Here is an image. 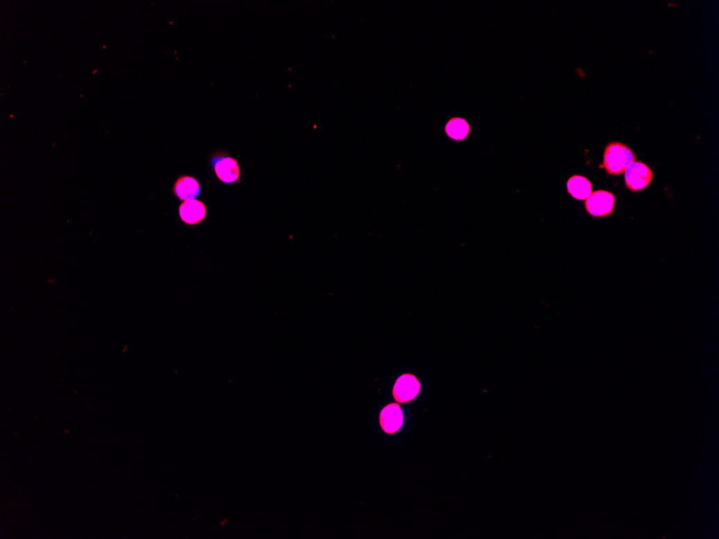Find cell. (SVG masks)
I'll list each match as a JSON object with an SVG mask.
<instances>
[{
    "mask_svg": "<svg viewBox=\"0 0 719 539\" xmlns=\"http://www.w3.org/2000/svg\"><path fill=\"white\" fill-rule=\"evenodd\" d=\"M616 198L610 191L598 190L591 193L585 200L583 206L589 216L593 218H606L614 212Z\"/></svg>",
    "mask_w": 719,
    "mask_h": 539,
    "instance_id": "obj_3",
    "label": "cell"
},
{
    "mask_svg": "<svg viewBox=\"0 0 719 539\" xmlns=\"http://www.w3.org/2000/svg\"><path fill=\"white\" fill-rule=\"evenodd\" d=\"M636 159L633 151L628 145L620 141H613L604 147L600 168L604 169L610 176H620L632 163L636 162Z\"/></svg>",
    "mask_w": 719,
    "mask_h": 539,
    "instance_id": "obj_1",
    "label": "cell"
},
{
    "mask_svg": "<svg viewBox=\"0 0 719 539\" xmlns=\"http://www.w3.org/2000/svg\"><path fill=\"white\" fill-rule=\"evenodd\" d=\"M402 424L403 412L398 405H388L382 409L380 414V426L387 434H394L398 432L402 428Z\"/></svg>",
    "mask_w": 719,
    "mask_h": 539,
    "instance_id": "obj_8",
    "label": "cell"
},
{
    "mask_svg": "<svg viewBox=\"0 0 719 539\" xmlns=\"http://www.w3.org/2000/svg\"><path fill=\"white\" fill-rule=\"evenodd\" d=\"M624 186L630 192L638 193L645 190L653 180L654 172L648 165L633 162L624 171Z\"/></svg>",
    "mask_w": 719,
    "mask_h": 539,
    "instance_id": "obj_4",
    "label": "cell"
},
{
    "mask_svg": "<svg viewBox=\"0 0 719 539\" xmlns=\"http://www.w3.org/2000/svg\"><path fill=\"white\" fill-rule=\"evenodd\" d=\"M200 183L195 177L182 175L179 176L172 186V193L181 202L196 200L200 194Z\"/></svg>",
    "mask_w": 719,
    "mask_h": 539,
    "instance_id": "obj_6",
    "label": "cell"
},
{
    "mask_svg": "<svg viewBox=\"0 0 719 539\" xmlns=\"http://www.w3.org/2000/svg\"><path fill=\"white\" fill-rule=\"evenodd\" d=\"M420 391V383L417 378L412 375L401 376L393 387V396L398 403H406L412 401L417 396Z\"/></svg>",
    "mask_w": 719,
    "mask_h": 539,
    "instance_id": "obj_7",
    "label": "cell"
},
{
    "mask_svg": "<svg viewBox=\"0 0 719 539\" xmlns=\"http://www.w3.org/2000/svg\"><path fill=\"white\" fill-rule=\"evenodd\" d=\"M209 163L220 182L224 184H234L239 182L241 179V167L236 159L231 155L218 151L212 153Z\"/></svg>",
    "mask_w": 719,
    "mask_h": 539,
    "instance_id": "obj_2",
    "label": "cell"
},
{
    "mask_svg": "<svg viewBox=\"0 0 719 539\" xmlns=\"http://www.w3.org/2000/svg\"><path fill=\"white\" fill-rule=\"evenodd\" d=\"M178 214L180 220L186 225H197L206 219L207 206L202 200H186L179 206Z\"/></svg>",
    "mask_w": 719,
    "mask_h": 539,
    "instance_id": "obj_5",
    "label": "cell"
},
{
    "mask_svg": "<svg viewBox=\"0 0 719 539\" xmlns=\"http://www.w3.org/2000/svg\"><path fill=\"white\" fill-rule=\"evenodd\" d=\"M567 188L572 198L579 200H587L592 193L590 181L579 175H574L567 180Z\"/></svg>",
    "mask_w": 719,
    "mask_h": 539,
    "instance_id": "obj_9",
    "label": "cell"
},
{
    "mask_svg": "<svg viewBox=\"0 0 719 539\" xmlns=\"http://www.w3.org/2000/svg\"><path fill=\"white\" fill-rule=\"evenodd\" d=\"M447 133L451 138L461 140V139L465 138L469 134V125L463 120H453L448 124Z\"/></svg>",
    "mask_w": 719,
    "mask_h": 539,
    "instance_id": "obj_10",
    "label": "cell"
}]
</instances>
